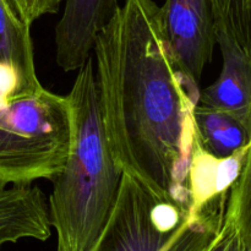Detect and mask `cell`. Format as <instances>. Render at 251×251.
Instances as JSON below:
<instances>
[{
	"label": "cell",
	"mask_w": 251,
	"mask_h": 251,
	"mask_svg": "<svg viewBox=\"0 0 251 251\" xmlns=\"http://www.w3.org/2000/svg\"><path fill=\"white\" fill-rule=\"evenodd\" d=\"M93 51L100 117L117 163L154 195L194 203L189 172L198 141L196 100L172 55L162 7L126 0Z\"/></svg>",
	"instance_id": "obj_1"
},
{
	"label": "cell",
	"mask_w": 251,
	"mask_h": 251,
	"mask_svg": "<svg viewBox=\"0 0 251 251\" xmlns=\"http://www.w3.org/2000/svg\"><path fill=\"white\" fill-rule=\"evenodd\" d=\"M68 97L73 139L63 171L51 180L49 220L58 251H93L114 210L124 172L103 127L92 56L77 70Z\"/></svg>",
	"instance_id": "obj_2"
},
{
	"label": "cell",
	"mask_w": 251,
	"mask_h": 251,
	"mask_svg": "<svg viewBox=\"0 0 251 251\" xmlns=\"http://www.w3.org/2000/svg\"><path fill=\"white\" fill-rule=\"evenodd\" d=\"M228 195L185 205L154 195L124 173L93 251H207L222 228Z\"/></svg>",
	"instance_id": "obj_3"
},
{
	"label": "cell",
	"mask_w": 251,
	"mask_h": 251,
	"mask_svg": "<svg viewBox=\"0 0 251 251\" xmlns=\"http://www.w3.org/2000/svg\"><path fill=\"white\" fill-rule=\"evenodd\" d=\"M71 139L68 96L42 86L0 105V188L53 180L65 166Z\"/></svg>",
	"instance_id": "obj_4"
},
{
	"label": "cell",
	"mask_w": 251,
	"mask_h": 251,
	"mask_svg": "<svg viewBox=\"0 0 251 251\" xmlns=\"http://www.w3.org/2000/svg\"><path fill=\"white\" fill-rule=\"evenodd\" d=\"M162 7L164 33L186 88L198 103L199 82L212 60L216 22L211 0H167Z\"/></svg>",
	"instance_id": "obj_5"
},
{
	"label": "cell",
	"mask_w": 251,
	"mask_h": 251,
	"mask_svg": "<svg viewBox=\"0 0 251 251\" xmlns=\"http://www.w3.org/2000/svg\"><path fill=\"white\" fill-rule=\"evenodd\" d=\"M118 7V0H65L55 27V59L61 70L71 73L82 68Z\"/></svg>",
	"instance_id": "obj_6"
},
{
	"label": "cell",
	"mask_w": 251,
	"mask_h": 251,
	"mask_svg": "<svg viewBox=\"0 0 251 251\" xmlns=\"http://www.w3.org/2000/svg\"><path fill=\"white\" fill-rule=\"evenodd\" d=\"M222 53V71L217 80L200 92L196 104L221 110L251 127V54L222 31H216Z\"/></svg>",
	"instance_id": "obj_7"
},
{
	"label": "cell",
	"mask_w": 251,
	"mask_h": 251,
	"mask_svg": "<svg viewBox=\"0 0 251 251\" xmlns=\"http://www.w3.org/2000/svg\"><path fill=\"white\" fill-rule=\"evenodd\" d=\"M50 234L48 203L38 186L0 188V248L21 239L46 242Z\"/></svg>",
	"instance_id": "obj_8"
},
{
	"label": "cell",
	"mask_w": 251,
	"mask_h": 251,
	"mask_svg": "<svg viewBox=\"0 0 251 251\" xmlns=\"http://www.w3.org/2000/svg\"><path fill=\"white\" fill-rule=\"evenodd\" d=\"M29 27L19 16L11 0H0V64L15 73L20 96L33 93L42 87L37 76Z\"/></svg>",
	"instance_id": "obj_9"
},
{
	"label": "cell",
	"mask_w": 251,
	"mask_h": 251,
	"mask_svg": "<svg viewBox=\"0 0 251 251\" xmlns=\"http://www.w3.org/2000/svg\"><path fill=\"white\" fill-rule=\"evenodd\" d=\"M193 119L201 147L217 158L233 156L249 144V130L227 113L195 104Z\"/></svg>",
	"instance_id": "obj_10"
},
{
	"label": "cell",
	"mask_w": 251,
	"mask_h": 251,
	"mask_svg": "<svg viewBox=\"0 0 251 251\" xmlns=\"http://www.w3.org/2000/svg\"><path fill=\"white\" fill-rule=\"evenodd\" d=\"M216 31H222L251 54V0H211Z\"/></svg>",
	"instance_id": "obj_11"
},
{
	"label": "cell",
	"mask_w": 251,
	"mask_h": 251,
	"mask_svg": "<svg viewBox=\"0 0 251 251\" xmlns=\"http://www.w3.org/2000/svg\"><path fill=\"white\" fill-rule=\"evenodd\" d=\"M226 212L233 218L245 245L251 251V127L243 168L229 190Z\"/></svg>",
	"instance_id": "obj_12"
},
{
	"label": "cell",
	"mask_w": 251,
	"mask_h": 251,
	"mask_svg": "<svg viewBox=\"0 0 251 251\" xmlns=\"http://www.w3.org/2000/svg\"><path fill=\"white\" fill-rule=\"evenodd\" d=\"M19 16L31 26L44 15L55 14L63 0H11Z\"/></svg>",
	"instance_id": "obj_13"
},
{
	"label": "cell",
	"mask_w": 251,
	"mask_h": 251,
	"mask_svg": "<svg viewBox=\"0 0 251 251\" xmlns=\"http://www.w3.org/2000/svg\"><path fill=\"white\" fill-rule=\"evenodd\" d=\"M207 251H249L234 221L227 212L220 233Z\"/></svg>",
	"instance_id": "obj_14"
},
{
	"label": "cell",
	"mask_w": 251,
	"mask_h": 251,
	"mask_svg": "<svg viewBox=\"0 0 251 251\" xmlns=\"http://www.w3.org/2000/svg\"><path fill=\"white\" fill-rule=\"evenodd\" d=\"M20 96L19 80L14 71L0 64V105Z\"/></svg>",
	"instance_id": "obj_15"
},
{
	"label": "cell",
	"mask_w": 251,
	"mask_h": 251,
	"mask_svg": "<svg viewBox=\"0 0 251 251\" xmlns=\"http://www.w3.org/2000/svg\"><path fill=\"white\" fill-rule=\"evenodd\" d=\"M0 251H1V248H0Z\"/></svg>",
	"instance_id": "obj_16"
}]
</instances>
